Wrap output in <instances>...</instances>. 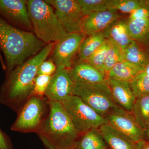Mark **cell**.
Segmentation results:
<instances>
[{
    "instance_id": "cell-1",
    "label": "cell",
    "mask_w": 149,
    "mask_h": 149,
    "mask_svg": "<svg viewBox=\"0 0 149 149\" xmlns=\"http://www.w3.org/2000/svg\"><path fill=\"white\" fill-rule=\"evenodd\" d=\"M55 44H47L36 55L6 74L0 87V103L18 112L32 95L38 68L52 53Z\"/></svg>"
},
{
    "instance_id": "cell-2",
    "label": "cell",
    "mask_w": 149,
    "mask_h": 149,
    "mask_svg": "<svg viewBox=\"0 0 149 149\" xmlns=\"http://www.w3.org/2000/svg\"><path fill=\"white\" fill-rule=\"evenodd\" d=\"M45 45L34 32L18 29L0 17V50L4 57L6 74L36 55Z\"/></svg>"
},
{
    "instance_id": "cell-3",
    "label": "cell",
    "mask_w": 149,
    "mask_h": 149,
    "mask_svg": "<svg viewBox=\"0 0 149 149\" xmlns=\"http://www.w3.org/2000/svg\"><path fill=\"white\" fill-rule=\"evenodd\" d=\"M49 111L37 132L47 149H74L80 135L61 102L49 101Z\"/></svg>"
},
{
    "instance_id": "cell-4",
    "label": "cell",
    "mask_w": 149,
    "mask_h": 149,
    "mask_svg": "<svg viewBox=\"0 0 149 149\" xmlns=\"http://www.w3.org/2000/svg\"><path fill=\"white\" fill-rule=\"evenodd\" d=\"M27 6L33 32L38 39L47 44L56 42L67 35L46 1L28 0Z\"/></svg>"
},
{
    "instance_id": "cell-5",
    "label": "cell",
    "mask_w": 149,
    "mask_h": 149,
    "mask_svg": "<svg viewBox=\"0 0 149 149\" xmlns=\"http://www.w3.org/2000/svg\"><path fill=\"white\" fill-rule=\"evenodd\" d=\"M72 95L79 97L105 118L113 112L122 109L115 101L107 81L93 84L74 83Z\"/></svg>"
},
{
    "instance_id": "cell-6",
    "label": "cell",
    "mask_w": 149,
    "mask_h": 149,
    "mask_svg": "<svg viewBox=\"0 0 149 149\" xmlns=\"http://www.w3.org/2000/svg\"><path fill=\"white\" fill-rule=\"evenodd\" d=\"M49 100L45 96L32 95L17 113L10 130L22 133H37L47 117Z\"/></svg>"
},
{
    "instance_id": "cell-7",
    "label": "cell",
    "mask_w": 149,
    "mask_h": 149,
    "mask_svg": "<svg viewBox=\"0 0 149 149\" xmlns=\"http://www.w3.org/2000/svg\"><path fill=\"white\" fill-rule=\"evenodd\" d=\"M61 103L81 135L108 124L106 118L100 115L77 96H70Z\"/></svg>"
},
{
    "instance_id": "cell-8",
    "label": "cell",
    "mask_w": 149,
    "mask_h": 149,
    "mask_svg": "<svg viewBox=\"0 0 149 149\" xmlns=\"http://www.w3.org/2000/svg\"><path fill=\"white\" fill-rule=\"evenodd\" d=\"M67 33L82 32L85 16L77 0H47Z\"/></svg>"
},
{
    "instance_id": "cell-9",
    "label": "cell",
    "mask_w": 149,
    "mask_h": 149,
    "mask_svg": "<svg viewBox=\"0 0 149 149\" xmlns=\"http://www.w3.org/2000/svg\"><path fill=\"white\" fill-rule=\"evenodd\" d=\"M85 37L82 32L68 33L62 39L55 43L50 58L57 67L63 66L69 69L71 68Z\"/></svg>"
},
{
    "instance_id": "cell-10",
    "label": "cell",
    "mask_w": 149,
    "mask_h": 149,
    "mask_svg": "<svg viewBox=\"0 0 149 149\" xmlns=\"http://www.w3.org/2000/svg\"><path fill=\"white\" fill-rule=\"evenodd\" d=\"M74 85L69 69L63 66L58 67L52 76L45 96L49 101L61 102L72 95Z\"/></svg>"
},
{
    "instance_id": "cell-11",
    "label": "cell",
    "mask_w": 149,
    "mask_h": 149,
    "mask_svg": "<svg viewBox=\"0 0 149 149\" xmlns=\"http://www.w3.org/2000/svg\"><path fill=\"white\" fill-rule=\"evenodd\" d=\"M106 118L109 125L131 141L138 143L143 140V128L132 113L120 109L109 115Z\"/></svg>"
},
{
    "instance_id": "cell-12",
    "label": "cell",
    "mask_w": 149,
    "mask_h": 149,
    "mask_svg": "<svg viewBox=\"0 0 149 149\" xmlns=\"http://www.w3.org/2000/svg\"><path fill=\"white\" fill-rule=\"evenodd\" d=\"M0 17L10 24L33 30L27 1L0 0Z\"/></svg>"
},
{
    "instance_id": "cell-13",
    "label": "cell",
    "mask_w": 149,
    "mask_h": 149,
    "mask_svg": "<svg viewBox=\"0 0 149 149\" xmlns=\"http://www.w3.org/2000/svg\"><path fill=\"white\" fill-rule=\"evenodd\" d=\"M123 15L115 10L90 14L84 19L82 33L86 37L102 32L113 22L123 17Z\"/></svg>"
},
{
    "instance_id": "cell-14",
    "label": "cell",
    "mask_w": 149,
    "mask_h": 149,
    "mask_svg": "<svg viewBox=\"0 0 149 149\" xmlns=\"http://www.w3.org/2000/svg\"><path fill=\"white\" fill-rule=\"evenodd\" d=\"M69 70L74 83L93 84L107 81V76L87 61H78Z\"/></svg>"
},
{
    "instance_id": "cell-15",
    "label": "cell",
    "mask_w": 149,
    "mask_h": 149,
    "mask_svg": "<svg viewBox=\"0 0 149 149\" xmlns=\"http://www.w3.org/2000/svg\"><path fill=\"white\" fill-rule=\"evenodd\" d=\"M107 82L116 103L122 109L131 112L136 98L129 83L110 77H107Z\"/></svg>"
},
{
    "instance_id": "cell-16",
    "label": "cell",
    "mask_w": 149,
    "mask_h": 149,
    "mask_svg": "<svg viewBox=\"0 0 149 149\" xmlns=\"http://www.w3.org/2000/svg\"><path fill=\"white\" fill-rule=\"evenodd\" d=\"M105 38L123 50L133 40L130 37L127 26V19H118L102 31Z\"/></svg>"
},
{
    "instance_id": "cell-17",
    "label": "cell",
    "mask_w": 149,
    "mask_h": 149,
    "mask_svg": "<svg viewBox=\"0 0 149 149\" xmlns=\"http://www.w3.org/2000/svg\"><path fill=\"white\" fill-rule=\"evenodd\" d=\"M99 130L111 149H139L137 143L131 141L109 124L102 125Z\"/></svg>"
},
{
    "instance_id": "cell-18",
    "label": "cell",
    "mask_w": 149,
    "mask_h": 149,
    "mask_svg": "<svg viewBox=\"0 0 149 149\" xmlns=\"http://www.w3.org/2000/svg\"><path fill=\"white\" fill-rule=\"evenodd\" d=\"M146 68L125 61L116 63L108 73L107 77L129 82Z\"/></svg>"
},
{
    "instance_id": "cell-19",
    "label": "cell",
    "mask_w": 149,
    "mask_h": 149,
    "mask_svg": "<svg viewBox=\"0 0 149 149\" xmlns=\"http://www.w3.org/2000/svg\"><path fill=\"white\" fill-rule=\"evenodd\" d=\"M124 61L146 68L149 64V52L141 44L133 40L122 51Z\"/></svg>"
},
{
    "instance_id": "cell-20",
    "label": "cell",
    "mask_w": 149,
    "mask_h": 149,
    "mask_svg": "<svg viewBox=\"0 0 149 149\" xmlns=\"http://www.w3.org/2000/svg\"><path fill=\"white\" fill-rule=\"evenodd\" d=\"M107 41L102 32L86 36L77 54L79 61H86Z\"/></svg>"
},
{
    "instance_id": "cell-21",
    "label": "cell",
    "mask_w": 149,
    "mask_h": 149,
    "mask_svg": "<svg viewBox=\"0 0 149 149\" xmlns=\"http://www.w3.org/2000/svg\"><path fill=\"white\" fill-rule=\"evenodd\" d=\"M99 129H95L81 135L74 149H108Z\"/></svg>"
},
{
    "instance_id": "cell-22",
    "label": "cell",
    "mask_w": 149,
    "mask_h": 149,
    "mask_svg": "<svg viewBox=\"0 0 149 149\" xmlns=\"http://www.w3.org/2000/svg\"><path fill=\"white\" fill-rule=\"evenodd\" d=\"M131 113L143 129L148 127L149 125V94L136 98Z\"/></svg>"
},
{
    "instance_id": "cell-23",
    "label": "cell",
    "mask_w": 149,
    "mask_h": 149,
    "mask_svg": "<svg viewBox=\"0 0 149 149\" xmlns=\"http://www.w3.org/2000/svg\"><path fill=\"white\" fill-rule=\"evenodd\" d=\"M127 26L132 40L140 42L149 32V18H128Z\"/></svg>"
},
{
    "instance_id": "cell-24",
    "label": "cell",
    "mask_w": 149,
    "mask_h": 149,
    "mask_svg": "<svg viewBox=\"0 0 149 149\" xmlns=\"http://www.w3.org/2000/svg\"><path fill=\"white\" fill-rule=\"evenodd\" d=\"M85 16L112 10L114 0H77Z\"/></svg>"
},
{
    "instance_id": "cell-25",
    "label": "cell",
    "mask_w": 149,
    "mask_h": 149,
    "mask_svg": "<svg viewBox=\"0 0 149 149\" xmlns=\"http://www.w3.org/2000/svg\"><path fill=\"white\" fill-rule=\"evenodd\" d=\"M136 98L149 94V73L142 71L129 82Z\"/></svg>"
},
{
    "instance_id": "cell-26",
    "label": "cell",
    "mask_w": 149,
    "mask_h": 149,
    "mask_svg": "<svg viewBox=\"0 0 149 149\" xmlns=\"http://www.w3.org/2000/svg\"><path fill=\"white\" fill-rule=\"evenodd\" d=\"M123 61L122 51L114 44L110 42L109 47L107 51L104 65L107 75L116 63Z\"/></svg>"
},
{
    "instance_id": "cell-27",
    "label": "cell",
    "mask_w": 149,
    "mask_h": 149,
    "mask_svg": "<svg viewBox=\"0 0 149 149\" xmlns=\"http://www.w3.org/2000/svg\"><path fill=\"white\" fill-rule=\"evenodd\" d=\"M110 43V42L109 40H107L101 46L88 60L86 61L107 76L104 65L107 51L109 47Z\"/></svg>"
},
{
    "instance_id": "cell-28",
    "label": "cell",
    "mask_w": 149,
    "mask_h": 149,
    "mask_svg": "<svg viewBox=\"0 0 149 149\" xmlns=\"http://www.w3.org/2000/svg\"><path fill=\"white\" fill-rule=\"evenodd\" d=\"M141 7L140 0H114L112 10L130 15Z\"/></svg>"
},
{
    "instance_id": "cell-29",
    "label": "cell",
    "mask_w": 149,
    "mask_h": 149,
    "mask_svg": "<svg viewBox=\"0 0 149 149\" xmlns=\"http://www.w3.org/2000/svg\"><path fill=\"white\" fill-rule=\"evenodd\" d=\"M52 76L38 75L34 80V86L32 95L44 97L47 89Z\"/></svg>"
},
{
    "instance_id": "cell-30",
    "label": "cell",
    "mask_w": 149,
    "mask_h": 149,
    "mask_svg": "<svg viewBox=\"0 0 149 149\" xmlns=\"http://www.w3.org/2000/svg\"><path fill=\"white\" fill-rule=\"evenodd\" d=\"M57 66L51 58L46 60L42 63L37 71L38 75L52 76L56 72Z\"/></svg>"
},
{
    "instance_id": "cell-31",
    "label": "cell",
    "mask_w": 149,
    "mask_h": 149,
    "mask_svg": "<svg viewBox=\"0 0 149 149\" xmlns=\"http://www.w3.org/2000/svg\"><path fill=\"white\" fill-rule=\"evenodd\" d=\"M140 2L141 7L130 14V18H149V0H140Z\"/></svg>"
},
{
    "instance_id": "cell-32",
    "label": "cell",
    "mask_w": 149,
    "mask_h": 149,
    "mask_svg": "<svg viewBox=\"0 0 149 149\" xmlns=\"http://www.w3.org/2000/svg\"><path fill=\"white\" fill-rule=\"evenodd\" d=\"M0 149H13L10 138L0 128Z\"/></svg>"
},
{
    "instance_id": "cell-33",
    "label": "cell",
    "mask_w": 149,
    "mask_h": 149,
    "mask_svg": "<svg viewBox=\"0 0 149 149\" xmlns=\"http://www.w3.org/2000/svg\"><path fill=\"white\" fill-rule=\"evenodd\" d=\"M138 149H149V142L142 140L137 143Z\"/></svg>"
},
{
    "instance_id": "cell-34",
    "label": "cell",
    "mask_w": 149,
    "mask_h": 149,
    "mask_svg": "<svg viewBox=\"0 0 149 149\" xmlns=\"http://www.w3.org/2000/svg\"><path fill=\"white\" fill-rule=\"evenodd\" d=\"M139 43L143 46L149 52V32L144 38L143 40Z\"/></svg>"
},
{
    "instance_id": "cell-35",
    "label": "cell",
    "mask_w": 149,
    "mask_h": 149,
    "mask_svg": "<svg viewBox=\"0 0 149 149\" xmlns=\"http://www.w3.org/2000/svg\"><path fill=\"white\" fill-rule=\"evenodd\" d=\"M143 140L149 142V125L146 128L143 129Z\"/></svg>"
},
{
    "instance_id": "cell-36",
    "label": "cell",
    "mask_w": 149,
    "mask_h": 149,
    "mask_svg": "<svg viewBox=\"0 0 149 149\" xmlns=\"http://www.w3.org/2000/svg\"><path fill=\"white\" fill-rule=\"evenodd\" d=\"M0 63H1V65L2 68L4 70L6 71V66L4 60L3 58L2 54L0 50Z\"/></svg>"
},
{
    "instance_id": "cell-37",
    "label": "cell",
    "mask_w": 149,
    "mask_h": 149,
    "mask_svg": "<svg viewBox=\"0 0 149 149\" xmlns=\"http://www.w3.org/2000/svg\"><path fill=\"white\" fill-rule=\"evenodd\" d=\"M108 149H111V148H109Z\"/></svg>"
}]
</instances>
